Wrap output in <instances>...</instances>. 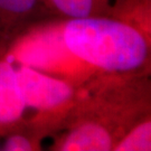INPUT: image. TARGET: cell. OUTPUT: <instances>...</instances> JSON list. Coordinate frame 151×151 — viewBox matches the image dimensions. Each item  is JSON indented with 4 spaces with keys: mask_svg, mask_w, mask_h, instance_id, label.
<instances>
[{
    "mask_svg": "<svg viewBox=\"0 0 151 151\" xmlns=\"http://www.w3.org/2000/svg\"><path fill=\"white\" fill-rule=\"evenodd\" d=\"M16 74L26 109L37 112L29 124L43 133L58 130L74 102L76 85L24 64Z\"/></svg>",
    "mask_w": 151,
    "mask_h": 151,
    "instance_id": "3957f363",
    "label": "cell"
},
{
    "mask_svg": "<svg viewBox=\"0 0 151 151\" xmlns=\"http://www.w3.org/2000/svg\"><path fill=\"white\" fill-rule=\"evenodd\" d=\"M44 4L49 12L67 19L111 16L113 10L109 0H44Z\"/></svg>",
    "mask_w": 151,
    "mask_h": 151,
    "instance_id": "8992f818",
    "label": "cell"
},
{
    "mask_svg": "<svg viewBox=\"0 0 151 151\" xmlns=\"http://www.w3.org/2000/svg\"><path fill=\"white\" fill-rule=\"evenodd\" d=\"M76 86L74 102L53 150L109 151L133 125L150 116L147 72H97Z\"/></svg>",
    "mask_w": 151,
    "mask_h": 151,
    "instance_id": "6da1fadb",
    "label": "cell"
},
{
    "mask_svg": "<svg viewBox=\"0 0 151 151\" xmlns=\"http://www.w3.org/2000/svg\"><path fill=\"white\" fill-rule=\"evenodd\" d=\"M16 74L9 58H0V135L24 124L26 111Z\"/></svg>",
    "mask_w": 151,
    "mask_h": 151,
    "instance_id": "5b68a950",
    "label": "cell"
},
{
    "mask_svg": "<svg viewBox=\"0 0 151 151\" xmlns=\"http://www.w3.org/2000/svg\"><path fill=\"white\" fill-rule=\"evenodd\" d=\"M29 129H22V125L6 134V140L1 147L5 151H32L39 150V140L44 133L28 123Z\"/></svg>",
    "mask_w": 151,
    "mask_h": 151,
    "instance_id": "ba28073f",
    "label": "cell"
},
{
    "mask_svg": "<svg viewBox=\"0 0 151 151\" xmlns=\"http://www.w3.org/2000/svg\"><path fill=\"white\" fill-rule=\"evenodd\" d=\"M113 150L115 151H146L151 150V121L147 116L133 125L118 141Z\"/></svg>",
    "mask_w": 151,
    "mask_h": 151,
    "instance_id": "52a82bcc",
    "label": "cell"
},
{
    "mask_svg": "<svg viewBox=\"0 0 151 151\" xmlns=\"http://www.w3.org/2000/svg\"><path fill=\"white\" fill-rule=\"evenodd\" d=\"M122 1H124V0H116V6H118V5H120V4H121V2H122Z\"/></svg>",
    "mask_w": 151,
    "mask_h": 151,
    "instance_id": "9c48e42d",
    "label": "cell"
},
{
    "mask_svg": "<svg viewBox=\"0 0 151 151\" xmlns=\"http://www.w3.org/2000/svg\"><path fill=\"white\" fill-rule=\"evenodd\" d=\"M62 37L70 54L96 72H142L149 63L150 39L114 17L67 19Z\"/></svg>",
    "mask_w": 151,
    "mask_h": 151,
    "instance_id": "7a4b0ae2",
    "label": "cell"
},
{
    "mask_svg": "<svg viewBox=\"0 0 151 151\" xmlns=\"http://www.w3.org/2000/svg\"><path fill=\"white\" fill-rule=\"evenodd\" d=\"M49 12L44 0H0V56Z\"/></svg>",
    "mask_w": 151,
    "mask_h": 151,
    "instance_id": "277c9868",
    "label": "cell"
}]
</instances>
